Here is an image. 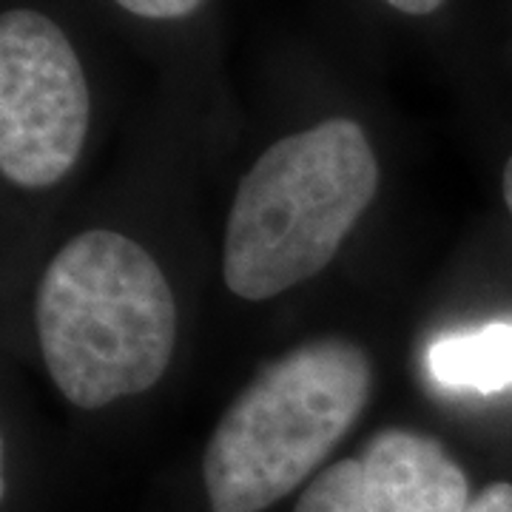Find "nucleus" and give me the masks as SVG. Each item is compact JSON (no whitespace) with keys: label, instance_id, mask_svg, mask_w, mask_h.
<instances>
[{"label":"nucleus","instance_id":"f257e3e1","mask_svg":"<svg viewBox=\"0 0 512 512\" xmlns=\"http://www.w3.org/2000/svg\"><path fill=\"white\" fill-rule=\"evenodd\" d=\"M35 322L52 382L80 410L151 390L177 342L163 268L117 231H86L52 256L37 285Z\"/></svg>","mask_w":512,"mask_h":512},{"label":"nucleus","instance_id":"f03ea898","mask_svg":"<svg viewBox=\"0 0 512 512\" xmlns=\"http://www.w3.org/2000/svg\"><path fill=\"white\" fill-rule=\"evenodd\" d=\"M379 191L365 128L348 117L282 137L239 180L222 245V279L262 302L316 276Z\"/></svg>","mask_w":512,"mask_h":512},{"label":"nucleus","instance_id":"7ed1b4c3","mask_svg":"<svg viewBox=\"0 0 512 512\" xmlns=\"http://www.w3.org/2000/svg\"><path fill=\"white\" fill-rule=\"evenodd\" d=\"M370 390V356L348 339H316L259 370L202 458L211 510L262 512L296 490L348 436Z\"/></svg>","mask_w":512,"mask_h":512},{"label":"nucleus","instance_id":"20e7f679","mask_svg":"<svg viewBox=\"0 0 512 512\" xmlns=\"http://www.w3.org/2000/svg\"><path fill=\"white\" fill-rule=\"evenodd\" d=\"M89 86L55 20L32 9L0 18V168L20 188L60 183L89 131Z\"/></svg>","mask_w":512,"mask_h":512},{"label":"nucleus","instance_id":"39448f33","mask_svg":"<svg viewBox=\"0 0 512 512\" xmlns=\"http://www.w3.org/2000/svg\"><path fill=\"white\" fill-rule=\"evenodd\" d=\"M365 512H467L470 481L439 441L387 427L359 456Z\"/></svg>","mask_w":512,"mask_h":512},{"label":"nucleus","instance_id":"423d86ee","mask_svg":"<svg viewBox=\"0 0 512 512\" xmlns=\"http://www.w3.org/2000/svg\"><path fill=\"white\" fill-rule=\"evenodd\" d=\"M430 376L450 390L481 396L512 387V322L447 333L427 348Z\"/></svg>","mask_w":512,"mask_h":512},{"label":"nucleus","instance_id":"0eeeda50","mask_svg":"<svg viewBox=\"0 0 512 512\" xmlns=\"http://www.w3.org/2000/svg\"><path fill=\"white\" fill-rule=\"evenodd\" d=\"M296 512H365L359 458L336 461L313 478L299 498Z\"/></svg>","mask_w":512,"mask_h":512},{"label":"nucleus","instance_id":"6e6552de","mask_svg":"<svg viewBox=\"0 0 512 512\" xmlns=\"http://www.w3.org/2000/svg\"><path fill=\"white\" fill-rule=\"evenodd\" d=\"M131 15L151 20H171L191 15L202 0H117Z\"/></svg>","mask_w":512,"mask_h":512},{"label":"nucleus","instance_id":"1a4fd4ad","mask_svg":"<svg viewBox=\"0 0 512 512\" xmlns=\"http://www.w3.org/2000/svg\"><path fill=\"white\" fill-rule=\"evenodd\" d=\"M467 512H512V484L495 481L470 501Z\"/></svg>","mask_w":512,"mask_h":512},{"label":"nucleus","instance_id":"9d476101","mask_svg":"<svg viewBox=\"0 0 512 512\" xmlns=\"http://www.w3.org/2000/svg\"><path fill=\"white\" fill-rule=\"evenodd\" d=\"M384 3H390L393 9H399L404 15H430L444 0H384Z\"/></svg>","mask_w":512,"mask_h":512},{"label":"nucleus","instance_id":"9b49d317","mask_svg":"<svg viewBox=\"0 0 512 512\" xmlns=\"http://www.w3.org/2000/svg\"><path fill=\"white\" fill-rule=\"evenodd\" d=\"M504 200H507V208H510L512 214V157L507 168H504Z\"/></svg>","mask_w":512,"mask_h":512}]
</instances>
